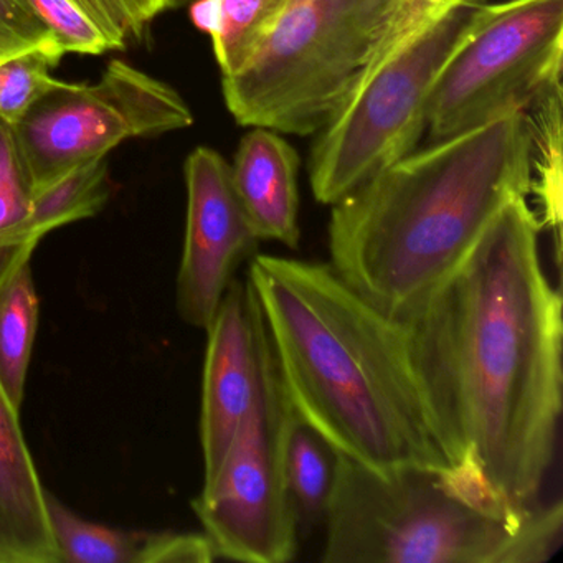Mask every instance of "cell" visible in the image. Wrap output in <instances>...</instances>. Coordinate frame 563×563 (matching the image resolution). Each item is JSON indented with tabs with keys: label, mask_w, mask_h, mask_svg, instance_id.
Returning <instances> with one entry per match:
<instances>
[{
	"label": "cell",
	"mask_w": 563,
	"mask_h": 563,
	"mask_svg": "<svg viewBox=\"0 0 563 563\" xmlns=\"http://www.w3.org/2000/svg\"><path fill=\"white\" fill-rule=\"evenodd\" d=\"M542 223L510 200L464 262L398 319L450 466L479 474L517 512L542 504L563 405L562 296L540 258Z\"/></svg>",
	"instance_id": "6da1fadb"
},
{
	"label": "cell",
	"mask_w": 563,
	"mask_h": 563,
	"mask_svg": "<svg viewBox=\"0 0 563 563\" xmlns=\"http://www.w3.org/2000/svg\"><path fill=\"white\" fill-rule=\"evenodd\" d=\"M246 282L301 420L338 453L377 473L450 467L398 319L362 298L329 263L253 255Z\"/></svg>",
	"instance_id": "7a4b0ae2"
},
{
	"label": "cell",
	"mask_w": 563,
	"mask_h": 563,
	"mask_svg": "<svg viewBox=\"0 0 563 563\" xmlns=\"http://www.w3.org/2000/svg\"><path fill=\"white\" fill-rule=\"evenodd\" d=\"M530 189L529 124L509 113L407 154L331 206L329 265L378 311L401 319Z\"/></svg>",
	"instance_id": "3957f363"
},
{
	"label": "cell",
	"mask_w": 563,
	"mask_h": 563,
	"mask_svg": "<svg viewBox=\"0 0 563 563\" xmlns=\"http://www.w3.org/2000/svg\"><path fill=\"white\" fill-rule=\"evenodd\" d=\"M324 526V563H545L562 545L563 506L494 512L444 470L382 474L338 453Z\"/></svg>",
	"instance_id": "277c9868"
},
{
	"label": "cell",
	"mask_w": 563,
	"mask_h": 563,
	"mask_svg": "<svg viewBox=\"0 0 563 563\" xmlns=\"http://www.w3.org/2000/svg\"><path fill=\"white\" fill-rule=\"evenodd\" d=\"M387 0H288L232 74L223 100L240 126L319 133L347 103Z\"/></svg>",
	"instance_id": "5b68a950"
},
{
	"label": "cell",
	"mask_w": 563,
	"mask_h": 563,
	"mask_svg": "<svg viewBox=\"0 0 563 563\" xmlns=\"http://www.w3.org/2000/svg\"><path fill=\"white\" fill-rule=\"evenodd\" d=\"M489 9L484 0L461 2L367 78L319 131L309 159V183L319 203L334 206L378 170L413 153L427 131L438 77Z\"/></svg>",
	"instance_id": "8992f818"
},
{
	"label": "cell",
	"mask_w": 563,
	"mask_h": 563,
	"mask_svg": "<svg viewBox=\"0 0 563 563\" xmlns=\"http://www.w3.org/2000/svg\"><path fill=\"white\" fill-rule=\"evenodd\" d=\"M292 415L265 328L252 405L219 473L192 503L217 559L245 563L295 559L299 532L286 484Z\"/></svg>",
	"instance_id": "52a82bcc"
},
{
	"label": "cell",
	"mask_w": 563,
	"mask_h": 563,
	"mask_svg": "<svg viewBox=\"0 0 563 563\" xmlns=\"http://www.w3.org/2000/svg\"><path fill=\"white\" fill-rule=\"evenodd\" d=\"M563 0H507L489 14L441 71L431 91V143L523 113L562 85Z\"/></svg>",
	"instance_id": "ba28073f"
},
{
	"label": "cell",
	"mask_w": 563,
	"mask_h": 563,
	"mask_svg": "<svg viewBox=\"0 0 563 563\" xmlns=\"http://www.w3.org/2000/svg\"><path fill=\"white\" fill-rule=\"evenodd\" d=\"M192 123V111L173 87L114 58L97 84L58 81L14 130L35 194L126 140Z\"/></svg>",
	"instance_id": "9c48e42d"
},
{
	"label": "cell",
	"mask_w": 563,
	"mask_h": 563,
	"mask_svg": "<svg viewBox=\"0 0 563 563\" xmlns=\"http://www.w3.org/2000/svg\"><path fill=\"white\" fill-rule=\"evenodd\" d=\"M187 222L177 276V311L209 329L240 263L255 255L258 235L236 196L230 164L210 147L186 161Z\"/></svg>",
	"instance_id": "30bf717a"
},
{
	"label": "cell",
	"mask_w": 563,
	"mask_h": 563,
	"mask_svg": "<svg viewBox=\"0 0 563 563\" xmlns=\"http://www.w3.org/2000/svg\"><path fill=\"white\" fill-rule=\"evenodd\" d=\"M265 322L249 282L233 279L207 329L200 441L203 484L219 473L252 405Z\"/></svg>",
	"instance_id": "8fae6325"
},
{
	"label": "cell",
	"mask_w": 563,
	"mask_h": 563,
	"mask_svg": "<svg viewBox=\"0 0 563 563\" xmlns=\"http://www.w3.org/2000/svg\"><path fill=\"white\" fill-rule=\"evenodd\" d=\"M19 417L0 387V563H62Z\"/></svg>",
	"instance_id": "7c38bea8"
},
{
	"label": "cell",
	"mask_w": 563,
	"mask_h": 563,
	"mask_svg": "<svg viewBox=\"0 0 563 563\" xmlns=\"http://www.w3.org/2000/svg\"><path fill=\"white\" fill-rule=\"evenodd\" d=\"M298 167L295 147L276 131L255 128L240 141L230 169L236 196L260 240L298 249Z\"/></svg>",
	"instance_id": "4fadbf2b"
},
{
	"label": "cell",
	"mask_w": 563,
	"mask_h": 563,
	"mask_svg": "<svg viewBox=\"0 0 563 563\" xmlns=\"http://www.w3.org/2000/svg\"><path fill=\"white\" fill-rule=\"evenodd\" d=\"M45 503L62 563H210L217 559L206 533L111 529L81 519L48 490Z\"/></svg>",
	"instance_id": "5bb4252c"
},
{
	"label": "cell",
	"mask_w": 563,
	"mask_h": 563,
	"mask_svg": "<svg viewBox=\"0 0 563 563\" xmlns=\"http://www.w3.org/2000/svg\"><path fill=\"white\" fill-rule=\"evenodd\" d=\"M65 54L103 55L144 37L150 25L184 0H22Z\"/></svg>",
	"instance_id": "9a60e30c"
},
{
	"label": "cell",
	"mask_w": 563,
	"mask_h": 563,
	"mask_svg": "<svg viewBox=\"0 0 563 563\" xmlns=\"http://www.w3.org/2000/svg\"><path fill=\"white\" fill-rule=\"evenodd\" d=\"M335 464L338 451L311 424L292 415L286 441V484L298 532H309L324 523Z\"/></svg>",
	"instance_id": "2e32d148"
},
{
	"label": "cell",
	"mask_w": 563,
	"mask_h": 563,
	"mask_svg": "<svg viewBox=\"0 0 563 563\" xmlns=\"http://www.w3.org/2000/svg\"><path fill=\"white\" fill-rule=\"evenodd\" d=\"M38 314L41 299L29 262L0 286V387L19 410L24 401Z\"/></svg>",
	"instance_id": "e0dca14e"
},
{
	"label": "cell",
	"mask_w": 563,
	"mask_h": 563,
	"mask_svg": "<svg viewBox=\"0 0 563 563\" xmlns=\"http://www.w3.org/2000/svg\"><path fill=\"white\" fill-rule=\"evenodd\" d=\"M110 196L107 157L84 164L34 194L27 220L29 236L38 245L52 230L97 216Z\"/></svg>",
	"instance_id": "ac0fdd59"
},
{
	"label": "cell",
	"mask_w": 563,
	"mask_h": 563,
	"mask_svg": "<svg viewBox=\"0 0 563 563\" xmlns=\"http://www.w3.org/2000/svg\"><path fill=\"white\" fill-rule=\"evenodd\" d=\"M530 131L532 189L543 222L559 232L562 222V85L540 95L526 111Z\"/></svg>",
	"instance_id": "d6986e66"
},
{
	"label": "cell",
	"mask_w": 563,
	"mask_h": 563,
	"mask_svg": "<svg viewBox=\"0 0 563 563\" xmlns=\"http://www.w3.org/2000/svg\"><path fill=\"white\" fill-rule=\"evenodd\" d=\"M32 189L12 124L0 120V253L15 263L31 262L37 243L27 233Z\"/></svg>",
	"instance_id": "ffe728a7"
},
{
	"label": "cell",
	"mask_w": 563,
	"mask_h": 563,
	"mask_svg": "<svg viewBox=\"0 0 563 563\" xmlns=\"http://www.w3.org/2000/svg\"><path fill=\"white\" fill-rule=\"evenodd\" d=\"M461 2L464 0H387L380 25L354 91L378 68L384 67L438 22L443 21Z\"/></svg>",
	"instance_id": "44dd1931"
},
{
	"label": "cell",
	"mask_w": 563,
	"mask_h": 563,
	"mask_svg": "<svg viewBox=\"0 0 563 563\" xmlns=\"http://www.w3.org/2000/svg\"><path fill=\"white\" fill-rule=\"evenodd\" d=\"M288 0H220V31L212 42L222 75L232 74L272 27Z\"/></svg>",
	"instance_id": "7402d4cb"
},
{
	"label": "cell",
	"mask_w": 563,
	"mask_h": 563,
	"mask_svg": "<svg viewBox=\"0 0 563 563\" xmlns=\"http://www.w3.org/2000/svg\"><path fill=\"white\" fill-rule=\"evenodd\" d=\"M64 55L60 51L37 48L0 64V120L15 126L47 91L57 87L60 80L51 71Z\"/></svg>",
	"instance_id": "603a6c76"
},
{
	"label": "cell",
	"mask_w": 563,
	"mask_h": 563,
	"mask_svg": "<svg viewBox=\"0 0 563 563\" xmlns=\"http://www.w3.org/2000/svg\"><path fill=\"white\" fill-rule=\"evenodd\" d=\"M37 48L64 52L47 25L22 0H0V64Z\"/></svg>",
	"instance_id": "cb8c5ba5"
},
{
	"label": "cell",
	"mask_w": 563,
	"mask_h": 563,
	"mask_svg": "<svg viewBox=\"0 0 563 563\" xmlns=\"http://www.w3.org/2000/svg\"><path fill=\"white\" fill-rule=\"evenodd\" d=\"M190 21L197 31L216 41L220 31V0H196L190 5Z\"/></svg>",
	"instance_id": "d4e9b609"
},
{
	"label": "cell",
	"mask_w": 563,
	"mask_h": 563,
	"mask_svg": "<svg viewBox=\"0 0 563 563\" xmlns=\"http://www.w3.org/2000/svg\"><path fill=\"white\" fill-rule=\"evenodd\" d=\"M22 265H25V263H15L14 260L5 256L4 253H0V286L4 285Z\"/></svg>",
	"instance_id": "484cf974"
}]
</instances>
